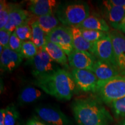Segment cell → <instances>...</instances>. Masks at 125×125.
Returning a JSON list of instances; mask_svg holds the SVG:
<instances>
[{"instance_id": "cell-1", "label": "cell", "mask_w": 125, "mask_h": 125, "mask_svg": "<svg viewBox=\"0 0 125 125\" xmlns=\"http://www.w3.org/2000/svg\"><path fill=\"white\" fill-rule=\"evenodd\" d=\"M33 83L46 94L62 101L70 100L77 88L71 73L62 68L35 78Z\"/></svg>"}, {"instance_id": "cell-2", "label": "cell", "mask_w": 125, "mask_h": 125, "mask_svg": "<svg viewBox=\"0 0 125 125\" xmlns=\"http://www.w3.org/2000/svg\"><path fill=\"white\" fill-rule=\"evenodd\" d=\"M78 125H109L113 118L97 98H79L72 104Z\"/></svg>"}, {"instance_id": "cell-3", "label": "cell", "mask_w": 125, "mask_h": 125, "mask_svg": "<svg viewBox=\"0 0 125 125\" xmlns=\"http://www.w3.org/2000/svg\"><path fill=\"white\" fill-rule=\"evenodd\" d=\"M59 21L67 27H78L90 15L86 2L74 1L60 4L56 10Z\"/></svg>"}, {"instance_id": "cell-4", "label": "cell", "mask_w": 125, "mask_h": 125, "mask_svg": "<svg viewBox=\"0 0 125 125\" xmlns=\"http://www.w3.org/2000/svg\"><path fill=\"white\" fill-rule=\"evenodd\" d=\"M94 94L100 101L109 105L125 97V76L120 75L107 81L98 82Z\"/></svg>"}, {"instance_id": "cell-5", "label": "cell", "mask_w": 125, "mask_h": 125, "mask_svg": "<svg viewBox=\"0 0 125 125\" xmlns=\"http://www.w3.org/2000/svg\"><path fill=\"white\" fill-rule=\"evenodd\" d=\"M27 62L31 65V74L35 78L50 74L60 68L44 49L39 50L37 55Z\"/></svg>"}, {"instance_id": "cell-6", "label": "cell", "mask_w": 125, "mask_h": 125, "mask_svg": "<svg viewBox=\"0 0 125 125\" xmlns=\"http://www.w3.org/2000/svg\"><path fill=\"white\" fill-rule=\"evenodd\" d=\"M92 54L97 59L107 62L118 69L113 45L108 32L105 37L93 43Z\"/></svg>"}, {"instance_id": "cell-7", "label": "cell", "mask_w": 125, "mask_h": 125, "mask_svg": "<svg viewBox=\"0 0 125 125\" xmlns=\"http://www.w3.org/2000/svg\"><path fill=\"white\" fill-rule=\"evenodd\" d=\"M36 115L49 125H71L70 120L60 109L49 106H41L35 109Z\"/></svg>"}, {"instance_id": "cell-8", "label": "cell", "mask_w": 125, "mask_h": 125, "mask_svg": "<svg viewBox=\"0 0 125 125\" xmlns=\"http://www.w3.org/2000/svg\"><path fill=\"white\" fill-rule=\"evenodd\" d=\"M46 40L60 46L67 56L74 50L69 27L59 26L50 33L46 34Z\"/></svg>"}, {"instance_id": "cell-9", "label": "cell", "mask_w": 125, "mask_h": 125, "mask_svg": "<svg viewBox=\"0 0 125 125\" xmlns=\"http://www.w3.org/2000/svg\"><path fill=\"white\" fill-rule=\"evenodd\" d=\"M71 74L78 89L86 93H96L98 79L93 71L87 70L73 69Z\"/></svg>"}, {"instance_id": "cell-10", "label": "cell", "mask_w": 125, "mask_h": 125, "mask_svg": "<svg viewBox=\"0 0 125 125\" xmlns=\"http://www.w3.org/2000/svg\"><path fill=\"white\" fill-rule=\"evenodd\" d=\"M108 33L113 45L119 73L125 76V36L117 30L110 31Z\"/></svg>"}, {"instance_id": "cell-11", "label": "cell", "mask_w": 125, "mask_h": 125, "mask_svg": "<svg viewBox=\"0 0 125 125\" xmlns=\"http://www.w3.org/2000/svg\"><path fill=\"white\" fill-rule=\"evenodd\" d=\"M97 60L93 54L86 51L74 50L68 56V63L73 69L93 70Z\"/></svg>"}, {"instance_id": "cell-12", "label": "cell", "mask_w": 125, "mask_h": 125, "mask_svg": "<svg viewBox=\"0 0 125 125\" xmlns=\"http://www.w3.org/2000/svg\"><path fill=\"white\" fill-rule=\"evenodd\" d=\"M23 59L20 53L12 51L9 47L5 48L0 54L1 68L5 71L12 73L21 64Z\"/></svg>"}, {"instance_id": "cell-13", "label": "cell", "mask_w": 125, "mask_h": 125, "mask_svg": "<svg viewBox=\"0 0 125 125\" xmlns=\"http://www.w3.org/2000/svg\"><path fill=\"white\" fill-rule=\"evenodd\" d=\"M55 0H31L28 4V9L37 17L52 15L59 6Z\"/></svg>"}, {"instance_id": "cell-14", "label": "cell", "mask_w": 125, "mask_h": 125, "mask_svg": "<svg viewBox=\"0 0 125 125\" xmlns=\"http://www.w3.org/2000/svg\"><path fill=\"white\" fill-rule=\"evenodd\" d=\"M30 16L29 12L14 4L9 15L8 22L4 27L5 30L13 32L18 27L23 23L30 21Z\"/></svg>"}, {"instance_id": "cell-15", "label": "cell", "mask_w": 125, "mask_h": 125, "mask_svg": "<svg viewBox=\"0 0 125 125\" xmlns=\"http://www.w3.org/2000/svg\"><path fill=\"white\" fill-rule=\"evenodd\" d=\"M103 12L109 24L115 29L125 19V8L113 6L108 1H103Z\"/></svg>"}, {"instance_id": "cell-16", "label": "cell", "mask_w": 125, "mask_h": 125, "mask_svg": "<svg viewBox=\"0 0 125 125\" xmlns=\"http://www.w3.org/2000/svg\"><path fill=\"white\" fill-rule=\"evenodd\" d=\"M92 71L96 76L98 82L107 81L121 75L118 70L113 65L98 59L95 62Z\"/></svg>"}, {"instance_id": "cell-17", "label": "cell", "mask_w": 125, "mask_h": 125, "mask_svg": "<svg viewBox=\"0 0 125 125\" xmlns=\"http://www.w3.org/2000/svg\"><path fill=\"white\" fill-rule=\"evenodd\" d=\"M78 27L81 29L101 31L105 32H109L110 31V27L107 21L101 17L96 15V14L90 15Z\"/></svg>"}, {"instance_id": "cell-18", "label": "cell", "mask_w": 125, "mask_h": 125, "mask_svg": "<svg viewBox=\"0 0 125 125\" xmlns=\"http://www.w3.org/2000/svg\"><path fill=\"white\" fill-rule=\"evenodd\" d=\"M43 49H44L46 52L49 54L52 60L54 61L56 63L62 66L68 67L67 61L68 56L65 54L64 51L58 45L53 42L47 41Z\"/></svg>"}, {"instance_id": "cell-19", "label": "cell", "mask_w": 125, "mask_h": 125, "mask_svg": "<svg viewBox=\"0 0 125 125\" xmlns=\"http://www.w3.org/2000/svg\"><path fill=\"white\" fill-rule=\"evenodd\" d=\"M75 50L86 51L92 54L93 43L86 41L83 37L81 30L78 27H69Z\"/></svg>"}, {"instance_id": "cell-20", "label": "cell", "mask_w": 125, "mask_h": 125, "mask_svg": "<svg viewBox=\"0 0 125 125\" xmlns=\"http://www.w3.org/2000/svg\"><path fill=\"white\" fill-rule=\"evenodd\" d=\"M42 96V92L40 89L32 86L25 87L19 94L18 102L20 105H28L38 101Z\"/></svg>"}, {"instance_id": "cell-21", "label": "cell", "mask_w": 125, "mask_h": 125, "mask_svg": "<svg viewBox=\"0 0 125 125\" xmlns=\"http://www.w3.org/2000/svg\"><path fill=\"white\" fill-rule=\"evenodd\" d=\"M38 23L40 27L46 34L59 27V20L53 14L37 17L35 20Z\"/></svg>"}, {"instance_id": "cell-22", "label": "cell", "mask_w": 125, "mask_h": 125, "mask_svg": "<svg viewBox=\"0 0 125 125\" xmlns=\"http://www.w3.org/2000/svg\"><path fill=\"white\" fill-rule=\"evenodd\" d=\"M31 26L32 29L31 41L37 46L39 50L43 49L47 41L46 34L42 30L36 20H34L31 23Z\"/></svg>"}, {"instance_id": "cell-23", "label": "cell", "mask_w": 125, "mask_h": 125, "mask_svg": "<svg viewBox=\"0 0 125 125\" xmlns=\"http://www.w3.org/2000/svg\"><path fill=\"white\" fill-rule=\"evenodd\" d=\"M0 30L4 29L8 22L9 15L14 4L8 3L4 0L0 1Z\"/></svg>"}, {"instance_id": "cell-24", "label": "cell", "mask_w": 125, "mask_h": 125, "mask_svg": "<svg viewBox=\"0 0 125 125\" xmlns=\"http://www.w3.org/2000/svg\"><path fill=\"white\" fill-rule=\"evenodd\" d=\"M38 51L39 49L37 46L31 41H28L23 42L20 53L23 56V58L30 60L37 55Z\"/></svg>"}, {"instance_id": "cell-25", "label": "cell", "mask_w": 125, "mask_h": 125, "mask_svg": "<svg viewBox=\"0 0 125 125\" xmlns=\"http://www.w3.org/2000/svg\"><path fill=\"white\" fill-rule=\"evenodd\" d=\"M81 32L83 37L88 42L94 43L98 41L101 38L107 35L108 32H103L101 31L93 30H88L85 29H81Z\"/></svg>"}, {"instance_id": "cell-26", "label": "cell", "mask_w": 125, "mask_h": 125, "mask_svg": "<svg viewBox=\"0 0 125 125\" xmlns=\"http://www.w3.org/2000/svg\"><path fill=\"white\" fill-rule=\"evenodd\" d=\"M29 21L23 23L14 31L19 38L23 42L31 41L32 39V29Z\"/></svg>"}, {"instance_id": "cell-27", "label": "cell", "mask_w": 125, "mask_h": 125, "mask_svg": "<svg viewBox=\"0 0 125 125\" xmlns=\"http://www.w3.org/2000/svg\"><path fill=\"white\" fill-rule=\"evenodd\" d=\"M19 117L18 109L13 104H10L5 108V125H16Z\"/></svg>"}, {"instance_id": "cell-28", "label": "cell", "mask_w": 125, "mask_h": 125, "mask_svg": "<svg viewBox=\"0 0 125 125\" xmlns=\"http://www.w3.org/2000/svg\"><path fill=\"white\" fill-rule=\"evenodd\" d=\"M110 106L116 118H125V97L112 103Z\"/></svg>"}, {"instance_id": "cell-29", "label": "cell", "mask_w": 125, "mask_h": 125, "mask_svg": "<svg viewBox=\"0 0 125 125\" xmlns=\"http://www.w3.org/2000/svg\"><path fill=\"white\" fill-rule=\"evenodd\" d=\"M23 41L19 38L15 32H12L9 42L8 47L12 51L20 53Z\"/></svg>"}, {"instance_id": "cell-30", "label": "cell", "mask_w": 125, "mask_h": 125, "mask_svg": "<svg viewBox=\"0 0 125 125\" xmlns=\"http://www.w3.org/2000/svg\"><path fill=\"white\" fill-rule=\"evenodd\" d=\"M12 34V32L4 29L0 30V46H2L4 48L8 47L9 40Z\"/></svg>"}, {"instance_id": "cell-31", "label": "cell", "mask_w": 125, "mask_h": 125, "mask_svg": "<svg viewBox=\"0 0 125 125\" xmlns=\"http://www.w3.org/2000/svg\"><path fill=\"white\" fill-rule=\"evenodd\" d=\"M108 2L115 7L125 8V0H108Z\"/></svg>"}, {"instance_id": "cell-32", "label": "cell", "mask_w": 125, "mask_h": 125, "mask_svg": "<svg viewBox=\"0 0 125 125\" xmlns=\"http://www.w3.org/2000/svg\"><path fill=\"white\" fill-rule=\"evenodd\" d=\"M26 125H46L35 119H31L26 123Z\"/></svg>"}, {"instance_id": "cell-33", "label": "cell", "mask_w": 125, "mask_h": 125, "mask_svg": "<svg viewBox=\"0 0 125 125\" xmlns=\"http://www.w3.org/2000/svg\"><path fill=\"white\" fill-rule=\"evenodd\" d=\"M5 109L2 108L0 110V125H5Z\"/></svg>"}, {"instance_id": "cell-34", "label": "cell", "mask_w": 125, "mask_h": 125, "mask_svg": "<svg viewBox=\"0 0 125 125\" xmlns=\"http://www.w3.org/2000/svg\"><path fill=\"white\" fill-rule=\"evenodd\" d=\"M115 30H117L121 31L122 32H124L125 34V23H122L121 24L117 26L115 28Z\"/></svg>"}, {"instance_id": "cell-35", "label": "cell", "mask_w": 125, "mask_h": 125, "mask_svg": "<svg viewBox=\"0 0 125 125\" xmlns=\"http://www.w3.org/2000/svg\"><path fill=\"white\" fill-rule=\"evenodd\" d=\"M119 125H125V119H123V121L119 123Z\"/></svg>"}, {"instance_id": "cell-36", "label": "cell", "mask_w": 125, "mask_h": 125, "mask_svg": "<svg viewBox=\"0 0 125 125\" xmlns=\"http://www.w3.org/2000/svg\"><path fill=\"white\" fill-rule=\"evenodd\" d=\"M122 23H125V19H124V20H123V21Z\"/></svg>"}]
</instances>
